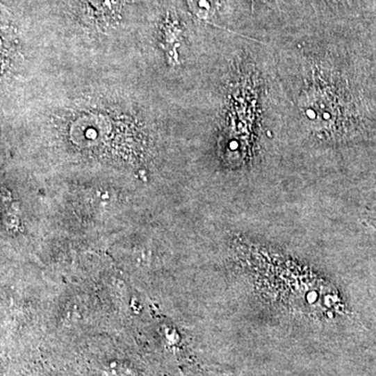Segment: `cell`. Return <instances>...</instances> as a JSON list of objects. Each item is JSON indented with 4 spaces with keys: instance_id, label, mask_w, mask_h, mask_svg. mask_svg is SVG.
Masks as SVG:
<instances>
[{
    "instance_id": "cell-2",
    "label": "cell",
    "mask_w": 376,
    "mask_h": 376,
    "mask_svg": "<svg viewBox=\"0 0 376 376\" xmlns=\"http://www.w3.org/2000/svg\"><path fill=\"white\" fill-rule=\"evenodd\" d=\"M90 1L93 7H95V9L107 11V10L114 9V7L120 3V0H90Z\"/></svg>"
},
{
    "instance_id": "cell-1",
    "label": "cell",
    "mask_w": 376,
    "mask_h": 376,
    "mask_svg": "<svg viewBox=\"0 0 376 376\" xmlns=\"http://www.w3.org/2000/svg\"><path fill=\"white\" fill-rule=\"evenodd\" d=\"M190 9L199 17L206 18L211 12V1L209 0H187Z\"/></svg>"
}]
</instances>
